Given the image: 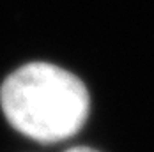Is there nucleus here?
<instances>
[{
  "mask_svg": "<svg viewBox=\"0 0 154 152\" xmlns=\"http://www.w3.org/2000/svg\"><path fill=\"white\" fill-rule=\"evenodd\" d=\"M0 108L18 133L41 143H57L83 127L91 96L73 73L50 62H30L2 81Z\"/></svg>",
  "mask_w": 154,
  "mask_h": 152,
  "instance_id": "obj_1",
  "label": "nucleus"
},
{
  "mask_svg": "<svg viewBox=\"0 0 154 152\" xmlns=\"http://www.w3.org/2000/svg\"><path fill=\"white\" fill-rule=\"evenodd\" d=\"M66 152H97V150L89 149V147H73V149H69V150H66Z\"/></svg>",
  "mask_w": 154,
  "mask_h": 152,
  "instance_id": "obj_2",
  "label": "nucleus"
}]
</instances>
